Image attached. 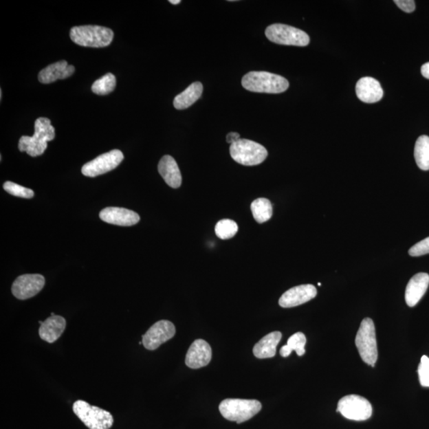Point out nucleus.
I'll use <instances>...</instances> for the list:
<instances>
[{"label": "nucleus", "instance_id": "obj_18", "mask_svg": "<svg viewBox=\"0 0 429 429\" xmlns=\"http://www.w3.org/2000/svg\"><path fill=\"white\" fill-rule=\"evenodd\" d=\"M429 285V275L419 273L413 276L408 282L406 289V301L410 307L415 306L425 295Z\"/></svg>", "mask_w": 429, "mask_h": 429}, {"label": "nucleus", "instance_id": "obj_16", "mask_svg": "<svg viewBox=\"0 0 429 429\" xmlns=\"http://www.w3.org/2000/svg\"><path fill=\"white\" fill-rule=\"evenodd\" d=\"M358 98L366 104L377 103L382 100L383 90L379 81L372 78H362L356 84Z\"/></svg>", "mask_w": 429, "mask_h": 429}, {"label": "nucleus", "instance_id": "obj_14", "mask_svg": "<svg viewBox=\"0 0 429 429\" xmlns=\"http://www.w3.org/2000/svg\"><path fill=\"white\" fill-rule=\"evenodd\" d=\"M100 218L106 223L124 227L135 226L140 221L139 214L135 212L116 207L103 209L100 213Z\"/></svg>", "mask_w": 429, "mask_h": 429}, {"label": "nucleus", "instance_id": "obj_19", "mask_svg": "<svg viewBox=\"0 0 429 429\" xmlns=\"http://www.w3.org/2000/svg\"><path fill=\"white\" fill-rule=\"evenodd\" d=\"M74 65H69L67 61L60 60L58 63L48 65L40 72L38 80L41 83L50 84L58 80H63L69 78L74 74Z\"/></svg>", "mask_w": 429, "mask_h": 429}, {"label": "nucleus", "instance_id": "obj_34", "mask_svg": "<svg viewBox=\"0 0 429 429\" xmlns=\"http://www.w3.org/2000/svg\"><path fill=\"white\" fill-rule=\"evenodd\" d=\"M170 3L176 5L180 3L181 0H170Z\"/></svg>", "mask_w": 429, "mask_h": 429}, {"label": "nucleus", "instance_id": "obj_2", "mask_svg": "<svg viewBox=\"0 0 429 429\" xmlns=\"http://www.w3.org/2000/svg\"><path fill=\"white\" fill-rule=\"evenodd\" d=\"M242 85L253 93L278 94L287 90L289 84L282 76L267 72H250L243 76Z\"/></svg>", "mask_w": 429, "mask_h": 429}, {"label": "nucleus", "instance_id": "obj_20", "mask_svg": "<svg viewBox=\"0 0 429 429\" xmlns=\"http://www.w3.org/2000/svg\"><path fill=\"white\" fill-rule=\"evenodd\" d=\"M158 172L167 184L173 188H178L182 186V177L175 158L170 155L162 157L157 166Z\"/></svg>", "mask_w": 429, "mask_h": 429}, {"label": "nucleus", "instance_id": "obj_30", "mask_svg": "<svg viewBox=\"0 0 429 429\" xmlns=\"http://www.w3.org/2000/svg\"><path fill=\"white\" fill-rule=\"evenodd\" d=\"M408 254L412 257L421 256V255L429 254V237L421 240V241L415 244V246H412L408 250Z\"/></svg>", "mask_w": 429, "mask_h": 429}, {"label": "nucleus", "instance_id": "obj_33", "mask_svg": "<svg viewBox=\"0 0 429 429\" xmlns=\"http://www.w3.org/2000/svg\"><path fill=\"white\" fill-rule=\"evenodd\" d=\"M421 74L423 75L424 78L429 80V63L422 65Z\"/></svg>", "mask_w": 429, "mask_h": 429}, {"label": "nucleus", "instance_id": "obj_22", "mask_svg": "<svg viewBox=\"0 0 429 429\" xmlns=\"http://www.w3.org/2000/svg\"><path fill=\"white\" fill-rule=\"evenodd\" d=\"M203 93V85L201 82H194L177 95L173 100V106L177 110H184L195 104Z\"/></svg>", "mask_w": 429, "mask_h": 429}, {"label": "nucleus", "instance_id": "obj_10", "mask_svg": "<svg viewBox=\"0 0 429 429\" xmlns=\"http://www.w3.org/2000/svg\"><path fill=\"white\" fill-rule=\"evenodd\" d=\"M122 151L113 150L101 155L82 167L83 175L86 177H95L115 170L124 160Z\"/></svg>", "mask_w": 429, "mask_h": 429}, {"label": "nucleus", "instance_id": "obj_26", "mask_svg": "<svg viewBox=\"0 0 429 429\" xmlns=\"http://www.w3.org/2000/svg\"><path fill=\"white\" fill-rule=\"evenodd\" d=\"M116 86V78L113 74H107L96 80L91 86V90L96 95L104 96L112 93Z\"/></svg>", "mask_w": 429, "mask_h": 429}, {"label": "nucleus", "instance_id": "obj_7", "mask_svg": "<svg viewBox=\"0 0 429 429\" xmlns=\"http://www.w3.org/2000/svg\"><path fill=\"white\" fill-rule=\"evenodd\" d=\"M73 410L89 429H110L113 426L114 419L111 412L91 406L85 401L75 402Z\"/></svg>", "mask_w": 429, "mask_h": 429}, {"label": "nucleus", "instance_id": "obj_21", "mask_svg": "<svg viewBox=\"0 0 429 429\" xmlns=\"http://www.w3.org/2000/svg\"><path fill=\"white\" fill-rule=\"evenodd\" d=\"M283 335L280 331H273L263 337V338L254 345L253 353L258 359H269L276 355V349L279 344Z\"/></svg>", "mask_w": 429, "mask_h": 429}, {"label": "nucleus", "instance_id": "obj_32", "mask_svg": "<svg viewBox=\"0 0 429 429\" xmlns=\"http://www.w3.org/2000/svg\"><path fill=\"white\" fill-rule=\"evenodd\" d=\"M240 140V135L236 132H231L226 137V140L230 144H233L234 142Z\"/></svg>", "mask_w": 429, "mask_h": 429}, {"label": "nucleus", "instance_id": "obj_9", "mask_svg": "<svg viewBox=\"0 0 429 429\" xmlns=\"http://www.w3.org/2000/svg\"><path fill=\"white\" fill-rule=\"evenodd\" d=\"M372 406L368 400L359 395H349L341 398L337 412L349 420L362 421L372 415Z\"/></svg>", "mask_w": 429, "mask_h": 429}, {"label": "nucleus", "instance_id": "obj_24", "mask_svg": "<svg viewBox=\"0 0 429 429\" xmlns=\"http://www.w3.org/2000/svg\"><path fill=\"white\" fill-rule=\"evenodd\" d=\"M415 157L417 165L422 170H429V137L421 135L418 138L415 148Z\"/></svg>", "mask_w": 429, "mask_h": 429}, {"label": "nucleus", "instance_id": "obj_25", "mask_svg": "<svg viewBox=\"0 0 429 429\" xmlns=\"http://www.w3.org/2000/svg\"><path fill=\"white\" fill-rule=\"evenodd\" d=\"M305 336L302 333H295L289 337L287 345L283 346L280 349V355L284 358L288 357L293 351H295L299 356H302L305 353Z\"/></svg>", "mask_w": 429, "mask_h": 429}, {"label": "nucleus", "instance_id": "obj_12", "mask_svg": "<svg viewBox=\"0 0 429 429\" xmlns=\"http://www.w3.org/2000/svg\"><path fill=\"white\" fill-rule=\"evenodd\" d=\"M45 278L41 274H23L14 280L12 292L19 300H27L34 297L44 287Z\"/></svg>", "mask_w": 429, "mask_h": 429}, {"label": "nucleus", "instance_id": "obj_6", "mask_svg": "<svg viewBox=\"0 0 429 429\" xmlns=\"http://www.w3.org/2000/svg\"><path fill=\"white\" fill-rule=\"evenodd\" d=\"M355 345L361 359L366 364L375 367L377 360V347L375 327L371 318L362 321L356 335Z\"/></svg>", "mask_w": 429, "mask_h": 429}, {"label": "nucleus", "instance_id": "obj_11", "mask_svg": "<svg viewBox=\"0 0 429 429\" xmlns=\"http://www.w3.org/2000/svg\"><path fill=\"white\" fill-rule=\"evenodd\" d=\"M175 334V326L172 322L160 320L151 326L149 330L142 336V344L146 349L154 351L166 341L172 339Z\"/></svg>", "mask_w": 429, "mask_h": 429}, {"label": "nucleus", "instance_id": "obj_17", "mask_svg": "<svg viewBox=\"0 0 429 429\" xmlns=\"http://www.w3.org/2000/svg\"><path fill=\"white\" fill-rule=\"evenodd\" d=\"M39 336L49 344L57 341L64 333L66 328V320L63 316H51L45 321H39Z\"/></svg>", "mask_w": 429, "mask_h": 429}, {"label": "nucleus", "instance_id": "obj_8", "mask_svg": "<svg viewBox=\"0 0 429 429\" xmlns=\"http://www.w3.org/2000/svg\"><path fill=\"white\" fill-rule=\"evenodd\" d=\"M265 36L276 44L306 47L310 43L309 36L303 30L285 24H273L265 30Z\"/></svg>", "mask_w": 429, "mask_h": 429}, {"label": "nucleus", "instance_id": "obj_5", "mask_svg": "<svg viewBox=\"0 0 429 429\" xmlns=\"http://www.w3.org/2000/svg\"><path fill=\"white\" fill-rule=\"evenodd\" d=\"M230 154L234 161L247 166L261 164L268 156L267 149L259 143L241 139L230 146Z\"/></svg>", "mask_w": 429, "mask_h": 429}, {"label": "nucleus", "instance_id": "obj_29", "mask_svg": "<svg viewBox=\"0 0 429 429\" xmlns=\"http://www.w3.org/2000/svg\"><path fill=\"white\" fill-rule=\"evenodd\" d=\"M419 380L423 387H429V358L423 355L418 366Z\"/></svg>", "mask_w": 429, "mask_h": 429}, {"label": "nucleus", "instance_id": "obj_1", "mask_svg": "<svg viewBox=\"0 0 429 429\" xmlns=\"http://www.w3.org/2000/svg\"><path fill=\"white\" fill-rule=\"evenodd\" d=\"M55 138L54 127L48 118L40 117L34 122V135L22 136L19 142V149L32 157L42 155L48 146V142Z\"/></svg>", "mask_w": 429, "mask_h": 429}, {"label": "nucleus", "instance_id": "obj_31", "mask_svg": "<svg viewBox=\"0 0 429 429\" xmlns=\"http://www.w3.org/2000/svg\"><path fill=\"white\" fill-rule=\"evenodd\" d=\"M397 6L406 13H412L415 11V2L412 0H395Z\"/></svg>", "mask_w": 429, "mask_h": 429}, {"label": "nucleus", "instance_id": "obj_3", "mask_svg": "<svg viewBox=\"0 0 429 429\" xmlns=\"http://www.w3.org/2000/svg\"><path fill=\"white\" fill-rule=\"evenodd\" d=\"M70 38L81 47L102 48L111 43L114 33L111 29L100 25H80L71 29Z\"/></svg>", "mask_w": 429, "mask_h": 429}, {"label": "nucleus", "instance_id": "obj_13", "mask_svg": "<svg viewBox=\"0 0 429 429\" xmlns=\"http://www.w3.org/2000/svg\"><path fill=\"white\" fill-rule=\"evenodd\" d=\"M318 290L313 285H301L290 289L279 299V305L283 308H293L303 305L314 299Z\"/></svg>", "mask_w": 429, "mask_h": 429}, {"label": "nucleus", "instance_id": "obj_28", "mask_svg": "<svg viewBox=\"0 0 429 429\" xmlns=\"http://www.w3.org/2000/svg\"><path fill=\"white\" fill-rule=\"evenodd\" d=\"M3 188L5 191L14 197L30 199L34 196V191L30 188H25L12 182H5Z\"/></svg>", "mask_w": 429, "mask_h": 429}, {"label": "nucleus", "instance_id": "obj_4", "mask_svg": "<svg viewBox=\"0 0 429 429\" xmlns=\"http://www.w3.org/2000/svg\"><path fill=\"white\" fill-rule=\"evenodd\" d=\"M219 410L227 420L241 424L258 415L262 410V404L257 400L228 398L221 403Z\"/></svg>", "mask_w": 429, "mask_h": 429}, {"label": "nucleus", "instance_id": "obj_15", "mask_svg": "<svg viewBox=\"0 0 429 429\" xmlns=\"http://www.w3.org/2000/svg\"><path fill=\"white\" fill-rule=\"evenodd\" d=\"M212 360V349L206 340H197L188 349L186 364L191 369H199L206 366Z\"/></svg>", "mask_w": 429, "mask_h": 429}, {"label": "nucleus", "instance_id": "obj_23", "mask_svg": "<svg viewBox=\"0 0 429 429\" xmlns=\"http://www.w3.org/2000/svg\"><path fill=\"white\" fill-rule=\"evenodd\" d=\"M253 217L258 223L267 222L273 216L272 204L267 198H258L250 206Z\"/></svg>", "mask_w": 429, "mask_h": 429}, {"label": "nucleus", "instance_id": "obj_27", "mask_svg": "<svg viewBox=\"0 0 429 429\" xmlns=\"http://www.w3.org/2000/svg\"><path fill=\"white\" fill-rule=\"evenodd\" d=\"M238 230L237 223L228 219H221L214 227V232L217 237L223 240L233 238L236 236Z\"/></svg>", "mask_w": 429, "mask_h": 429}]
</instances>
